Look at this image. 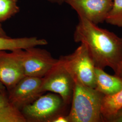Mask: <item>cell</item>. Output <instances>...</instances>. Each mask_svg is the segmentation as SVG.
<instances>
[{"mask_svg":"<svg viewBox=\"0 0 122 122\" xmlns=\"http://www.w3.org/2000/svg\"><path fill=\"white\" fill-rule=\"evenodd\" d=\"M113 2V0H65L78 16L96 25L105 21Z\"/></svg>","mask_w":122,"mask_h":122,"instance_id":"cell-8","label":"cell"},{"mask_svg":"<svg viewBox=\"0 0 122 122\" xmlns=\"http://www.w3.org/2000/svg\"><path fill=\"white\" fill-rule=\"evenodd\" d=\"M74 81L58 59L57 64L43 78L41 92L56 94L61 97L65 105L71 102L73 95Z\"/></svg>","mask_w":122,"mask_h":122,"instance_id":"cell-5","label":"cell"},{"mask_svg":"<svg viewBox=\"0 0 122 122\" xmlns=\"http://www.w3.org/2000/svg\"><path fill=\"white\" fill-rule=\"evenodd\" d=\"M105 96L96 89L74 81L69 122H101V109Z\"/></svg>","mask_w":122,"mask_h":122,"instance_id":"cell-2","label":"cell"},{"mask_svg":"<svg viewBox=\"0 0 122 122\" xmlns=\"http://www.w3.org/2000/svg\"><path fill=\"white\" fill-rule=\"evenodd\" d=\"M122 107V90L112 96L104 97L101 109L103 122H109Z\"/></svg>","mask_w":122,"mask_h":122,"instance_id":"cell-13","label":"cell"},{"mask_svg":"<svg viewBox=\"0 0 122 122\" xmlns=\"http://www.w3.org/2000/svg\"><path fill=\"white\" fill-rule=\"evenodd\" d=\"M18 0H0V23L12 17L20 12Z\"/></svg>","mask_w":122,"mask_h":122,"instance_id":"cell-14","label":"cell"},{"mask_svg":"<svg viewBox=\"0 0 122 122\" xmlns=\"http://www.w3.org/2000/svg\"><path fill=\"white\" fill-rule=\"evenodd\" d=\"M45 39L36 37L11 38L0 36V51H12L20 49H25L32 47L44 46L48 44Z\"/></svg>","mask_w":122,"mask_h":122,"instance_id":"cell-11","label":"cell"},{"mask_svg":"<svg viewBox=\"0 0 122 122\" xmlns=\"http://www.w3.org/2000/svg\"><path fill=\"white\" fill-rule=\"evenodd\" d=\"M109 122H122V107L117 111Z\"/></svg>","mask_w":122,"mask_h":122,"instance_id":"cell-17","label":"cell"},{"mask_svg":"<svg viewBox=\"0 0 122 122\" xmlns=\"http://www.w3.org/2000/svg\"><path fill=\"white\" fill-rule=\"evenodd\" d=\"M59 60L74 81H78L93 88H96V66L85 44L81 43L74 52L61 56Z\"/></svg>","mask_w":122,"mask_h":122,"instance_id":"cell-3","label":"cell"},{"mask_svg":"<svg viewBox=\"0 0 122 122\" xmlns=\"http://www.w3.org/2000/svg\"><path fill=\"white\" fill-rule=\"evenodd\" d=\"M7 93V91L6 88L2 84V83L0 82V95Z\"/></svg>","mask_w":122,"mask_h":122,"instance_id":"cell-20","label":"cell"},{"mask_svg":"<svg viewBox=\"0 0 122 122\" xmlns=\"http://www.w3.org/2000/svg\"><path fill=\"white\" fill-rule=\"evenodd\" d=\"M105 21L110 25L122 28V0H113L112 8Z\"/></svg>","mask_w":122,"mask_h":122,"instance_id":"cell-15","label":"cell"},{"mask_svg":"<svg viewBox=\"0 0 122 122\" xmlns=\"http://www.w3.org/2000/svg\"><path fill=\"white\" fill-rule=\"evenodd\" d=\"M48 1L58 5H61L65 2V0H47Z\"/></svg>","mask_w":122,"mask_h":122,"instance_id":"cell-21","label":"cell"},{"mask_svg":"<svg viewBox=\"0 0 122 122\" xmlns=\"http://www.w3.org/2000/svg\"><path fill=\"white\" fill-rule=\"evenodd\" d=\"M0 36L3 37H9L8 35H7L6 32L5 31L1 24L0 23Z\"/></svg>","mask_w":122,"mask_h":122,"instance_id":"cell-19","label":"cell"},{"mask_svg":"<svg viewBox=\"0 0 122 122\" xmlns=\"http://www.w3.org/2000/svg\"><path fill=\"white\" fill-rule=\"evenodd\" d=\"M114 75L116 76L122 80V58L119 65L118 66L117 69L114 72Z\"/></svg>","mask_w":122,"mask_h":122,"instance_id":"cell-18","label":"cell"},{"mask_svg":"<svg viewBox=\"0 0 122 122\" xmlns=\"http://www.w3.org/2000/svg\"><path fill=\"white\" fill-rule=\"evenodd\" d=\"M18 50L0 51V82L7 91L25 76Z\"/></svg>","mask_w":122,"mask_h":122,"instance_id":"cell-9","label":"cell"},{"mask_svg":"<svg viewBox=\"0 0 122 122\" xmlns=\"http://www.w3.org/2000/svg\"><path fill=\"white\" fill-rule=\"evenodd\" d=\"M21 110L9 101L7 93L0 95V122H26Z\"/></svg>","mask_w":122,"mask_h":122,"instance_id":"cell-12","label":"cell"},{"mask_svg":"<svg viewBox=\"0 0 122 122\" xmlns=\"http://www.w3.org/2000/svg\"><path fill=\"white\" fill-rule=\"evenodd\" d=\"M74 33V41L85 44L96 67H109L115 72L122 58V38L82 16Z\"/></svg>","mask_w":122,"mask_h":122,"instance_id":"cell-1","label":"cell"},{"mask_svg":"<svg viewBox=\"0 0 122 122\" xmlns=\"http://www.w3.org/2000/svg\"><path fill=\"white\" fill-rule=\"evenodd\" d=\"M96 89L105 96H112L122 90V80L115 75L107 74L103 69L95 68Z\"/></svg>","mask_w":122,"mask_h":122,"instance_id":"cell-10","label":"cell"},{"mask_svg":"<svg viewBox=\"0 0 122 122\" xmlns=\"http://www.w3.org/2000/svg\"><path fill=\"white\" fill-rule=\"evenodd\" d=\"M49 122H69L67 115H64L62 113L56 115L52 118Z\"/></svg>","mask_w":122,"mask_h":122,"instance_id":"cell-16","label":"cell"},{"mask_svg":"<svg viewBox=\"0 0 122 122\" xmlns=\"http://www.w3.org/2000/svg\"><path fill=\"white\" fill-rule=\"evenodd\" d=\"M64 103L61 98L55 93L43 94L35 101L24 107L21 111L27 122H49L60 113Z\"/></svg>","mask_w":122,"mask_h":122,"instance_id":"cell-6","label":"cell"},{"mask_svg":"<svg viewBox=\"0 0 122 122\" xmlns=\"http://www.w3.org/2000/svg\"><path fill=\"white\" fill-rule=\"evenodd\" d=\"M37 47L18 50L25 76L43 78L58 61L48 51Z\"/></svg>","mask_w":122,"mask_h":122,"instance_id":"cell-4","label":"cell"},{"mask_svg":"<svg viewBox=\"0 0 122 122\" xmlns=\"http://www.w3.org/2000/svg\"><path fill=\"white\" fill-rule=\"evenodd\" d=\"M42 78L25 76L7 91L10 102L21 110L43 93L41 90Z\"/></svg>","mask_w":122,"mask_h":122,"instance_id":"cell-7","label":"cell"}]
</instances>
